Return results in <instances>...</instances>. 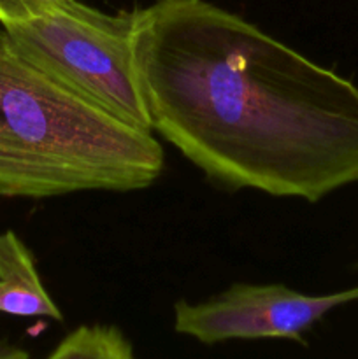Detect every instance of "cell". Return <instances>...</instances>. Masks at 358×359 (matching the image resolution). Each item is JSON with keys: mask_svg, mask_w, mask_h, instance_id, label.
I'll return each instance as SVG.
<instances>
[{"mask_svg": "<svg viewBox=\"0 0 358 359\" xmlns=\"http://www.w3.org/2000/svg\"><path fill=\"white\" fill-rule=\"evenodd\" d=\"M151 130L211 181L319 202L358 182V86L207 0L133 11Z\"/></svg>", "mask_w": 358, "mask_h": 359, "instance_id": "obj_1", "label": "cell"}, {"mask_svg": "<svg viewBox=\"0 0 358 359\" xmlns=\"http://www.w3.org/2000/svg\"><path fill=\"white\" fill-rule=\"evenodd\" d=\"M165 165L153 133L76 97L16 51L0 25V196L135 191Z\"/></svg>", "mask_w": 358, "mask_h": 359, "instance_id": "obj_2", "label": "cell"}, {"mask_svg": "<svg viewBox=\"0 0 358 359\" xmlns=\"http://www.w3.org/2000/svg\"><path fill=\"white\" fill-rule=\"evenodd\" d=\"M25 60L118 121L153 133L139 88L133 13L65 0L46 16L2 27Z\"/></svg>", "mask_w": 358, "mask_h": 359, "instance_id": "obj_3", "label": "cell"}, {"mask_svg": "<svg viewBox=\"0 0 358 359\" xmlns=\"http://www.w3.org/2000/svg\"><path fill=\"white\" fill-rule=\"evenodd\" d=\"M357 300L358 286L312 297L284 284H235L200 304L179 300L174 330L204 346L262 339L304 342V333L329 312Z\"/></svg>", "mask_w": 358, "mask_h": 359, "instance_id": "obj_4", "label": "cell"}, {"mask_svg": "<svg viewBox=\"0 0 358 359\" xmlns=\"http://www.w3.org/2000/svg\"><path fill=\"white\" fill-rule=\"evenodd\" d=\"M0 314L63 321L62 311L42 284L34 256L14 231L0 233Z\"/></svg>", "mask_w": 358, "mask_h": 359, "instance_id": "obj_5", "label": "cell"}, {"mask_svg": "<svg viewBox=\"0 0 358 359\" xmlns=\"http://www.w3.org/2000/svg\"><path fill=\"white\" fill-rule=\"evenodd\" d=\"M46 359H137L125 333L112 325L72 330Z\"/></svg>", "mask_w": 358, "mask_h": 359, "instance_id": "obj_6", "label": "cell"}, {"mask_svg": "<svg viewBox=\"0 0 358 359\" xmlns=\"http://www.w3.org/2000/svg\"><path fill=\"white\" fill-rule=\"evenodd\" d=\"M65 0H0V25L27 23L46 16Z\"/></svg>", "mask_w": 358, "mask_h": 359, "instance_id": "obj_7", "label": "cell"}, {"mask_svg": "<svg viewBox=\"0 0 358 359\" xmlns=\"http://www.w3.org/2000/svg\"><path fill=\"white\" fill-rule=\"evenodd\" d=\"M0 359H30V354L16 346L0 342Z\"/></svg>", "mask_w": 358, "mask_h": 359, "instance_id": "obj_8", "label": "cell"}]
</instances>
